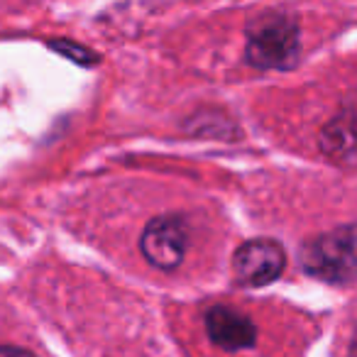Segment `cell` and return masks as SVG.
Segmentation results:
<instances>
[{"label":"cell","instance_id":"1","mask_svg":"<svg viewBox=\"0 0 357 357\" xmlns=\"http://www.w3.org/2000/svg\"><path fill=\"white\" fill-rule=\"evenodd\" d=\"M301 56V37L294 17L267 13L248 25L245 59L255 69H291Z\"/></svg>","mask_w":357,"mask_h":357},{"label":"cell","instance_id":"2","mask_svg":"<svg viewBox=\"0 0 357 357\" xmlns=\"http://www.w3.org/2000/svg\"><path fill=\"white\" fill-rule=\"evenodd\" d=\"M301 264L311 277L328 284H350L357 279V223L328 230L306 240Z\"/></svg>","mask_w":357,"mask_h":357},{"label":"cell","instance_id":"3","mask_svg":"<svg viewBox=\"0 0 357 357\" xmlns=\"http://www.w3.org/2000/svg\"><path fill=\"white\" fill-rule=\"evenodd\" d=\"M189 248V225L181 215H159L152 218L139 238V250L152 267L172 272L184 262Z\"/></svg>","mask_w":357,"mask_h":357},{"label":"cell","instance_id":"4","mask_svg":"<svg viewBox=\"0 0 357 357\" xmlns=\"http://www.w3.org/2000/svg\"><path fill=\"white\" fill-rule=\"evenodd\" d=\"M287 267V252L277 240L257 238L243 243L233 255L235 282L243 287H267L282 277Z\"/></svg>","mask_w":357,"mask_h":357},{"label":"cell","instance_id":"5","mask_svg":"<svg viewBox=\"0 0 357 357\" xmlns=\"http://www.w3.org/2000/svg\"><path fill=\"white\" fill-rule=\"evenodd\" d=\"M323 154L340 167H357V100H350L321 132Z\"/></svg>","mask_w":357,"mask_h":357},{"label":"cell","instance_id":"6","mask_svg":"<svg viewBox=\"0 0 357 357\" xmlns=\"http://www.w3.org/2000/svg\"><path fill=\"white\" fill-rule=\"evenodd\" d=\"M206 331L208 337L223 350H245L257 340V328L248 316L230 306H213L206 313Z\"/></svg>","mask_w":357,"mask_h":357},{"label":"cell","instance_id":"7","mask_svg":"<svg viewBox=\"0 0 357 357\" xmlns=\"http://www.w3.org/2000/svg\"><path fill=\"white\" fill-rule=\"evenodd\" d=\"M50 47L54 52H59L61 56H66V59L76 61V64H81V66H91L98 61V56H96L93 52L86 50V47H81V45H74L71 40H52Z\"/></svg>","mask_w":357,"mask_h":357},{"label":"cell","instance_id":"8","mask_svg":"<svg viewBox=\"0 0 357 357\" xmlns=\"http://www.w3.org/2000/svg\"><path fill=\"white\" fill-rule=\"evenodd\" d=\"M0 357H32L27 350L22 347H15V345H0Z\"/></svg>","mask_w":357,"mask_h":357},{"label":"cell","instance_id":"9","mask_svg":"<svg viewBox=\"0 0 357 357\" xmlns=\"http://www.w3.org/2000/svg\"><path fill=\"white\" fill-rule=\"evenodd\" d=\"M350 357H357V331H355V337H352V345H350Z\"/></svg>","mask_w":357,"mask_h":357}]
</instances>
